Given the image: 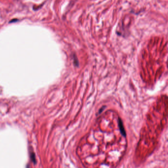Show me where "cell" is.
I'll return each mask as SVG.
<instances>
[{"label": "cell", "mask_w": 168, "mask_h": 168, "mask_svg": "<svg viewBox=\"0 0 168 168\" xmlns=\"http://www.w3.org/2000/svg\"><path fill=\"white\" fill-rule=\"evenodd\" d=\"M119 127H120V132L121 133V134H122L123 136H124V137L126 136V133H125V131L124 130V127H123V124H122V123L121 121V120L119 119Z\"/></svg>", "instance_id": "1"}]
</instances>
